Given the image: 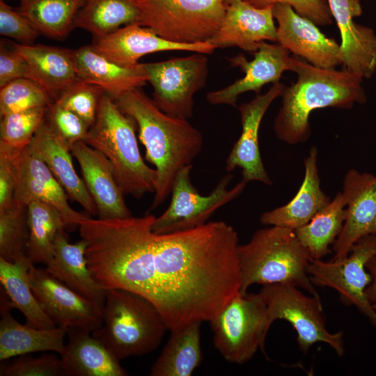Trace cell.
Returning <instances> with one entry per match:
<instances>
[{
	"instance_id": "1",
	"label": "cell",
	"mask_w": 376,
	"mask_h": 376,
	"mask_svg": "<svg viewBox=\"0 0 376 376\" xmlns=\"http://www.w3.org/2000/svg\"><path fill=\"white\" fill-rule=\"evenodd\" d=\"M155 218L84 221L79 235L93 279L105 290L123 289L147 299L170 331L210 322L240 294L237 232L218 221L157 233Z\"/></svg>"
},
{
	"instance_id": "2",
	"label": "cell",
	"mask_w": 376,
	"mask_h": 376,
	"mask_svg": "<svg viewBox=\"0 0 376 376\" xmlns=\"http://www.w3.org/2000/svg\"><path fill=\"white\" fill-rule=\"evenodd\" d=\"M119 109L134 120L146 159L155 166L157 178L150 210L161 205L171 194L176 175L198 156L203 146L201 133L187 119L160 110L140 88L114 100Z\"/></svg>"
},
{
	"instance_id": "3",
	"label": "cell",
	"mask_w": 376,
	"mask_h": 376,
	"mask_svg": "<svg viewBox=\"0 0 376 376\" xmlns=\"http://www.w3.org/2000/svg\"><path fill=\"white\" fill-rule=\"evenodd\" d=\"M290 70L297 73V80L284 87L281 107L274 123L277 138L289 145L308 139L309 116L314 110L327 107L349 109L354 104L367 100L363 79L346 69L320 68L291 57Z\"/></svg>"
},
{
	"instance_id": "4",
	"label": "cell",
	"mask_w": 376,
	"mask_h": 376,
	"mask_svg": "<svg viewBox=\"0 0 376 376\" xmlns=\"http://www.w3.org/2000/svg\"><path fill=\"white\" fill-rule=\"evenodd\" d=\"M135 127L134 120L103 93L84 141L107 157L123 194L140 198L155 192L157 173L140 153Z\"/></svg>"
},
{
	"instance_id": "5",
	"label": "cell",
	"mask_w": 376,
	"mask_h": 376,
	"mask_svg": "<svg viewBox=\"0 0 376 376\" xmlns=\"http://www.w3.org/2000/svg\"><path fill=\"white\" fill-rule=\"evenodd\" d=\"M240 294L254 284L288 283L319 297L307 273L311 257L294 230L276 226L257 230L238 247Z\"/></svg>"
},
{
	"instance_id": "6",
	"label": "cell",
	"mask_w": 376,
	"mask_h": 376,
	"mask_svg": "<svg viewBox=\"0 0 376 376\" xmlns=\"http://www.w3.org/2000/svg\"><path fill=\"white\" fill-rule=\"evenodd\" d=\"M167 330L162 316L147 299L129 290L110 289L102 325L92 335L120 361L153 352Z\"/></svg>"
},
{
	"instance_id": "7",
	"label": "cell",
	"mask_w": 376,
	"mask_h": 376,
	"mask_svg": "<svg viewBox=\"0 0 376 376\" xmlns=\"http://www.w3.org/2000/svg\"><path fill=\"white\" fill-rule=\"evenodd\" d=\"M136 24L180 44L208 42L226 14L224 0H137Z\"/></svg>"
},
{
	"instance_id": "8",
	"label": "cell",
	"mask_w": 376,
	"mask_h": 376,
	"mask_svg": "<svg viewBox=\"0 0 376 376\" xmlns=\"http://www.w3.org/2000/svg\"><path fill=\"white\" fill-rule=\"evenodd\" d=\"M215 348L229 363L242 364L258 350L265 354L271 327L266 304L260 294H239L210 322Z\"/></svg>"
},
{
	"instance_id": "9",
	"label": "cell",
	"mask_w": 376,
	"mask_h": 376,
	"mask_svg": "<svg viewBox=\"0 0 376 376\" xmlns=\"http://www.w3.org/2000/svg\"><path fill=\"white\" fill-rule=\"evenodd\" d=\"M259 293L264 299L270 325L278 319L288 321L295 329L299 350L306 353L315 343L328 344L343 355V333L329 332L326 327L320 298L304 294L288 283L263 285Z\"/></svg>"
},
{
	"instance_id": "10",
	"label": "cell",
	"mask_w": 376,
	"mask_h": 376,
	"mask_svg": "<svg viewBox=\"0 0 376 376\" xmlns=\"http://www.w3.org/2000/svg\"><path fill=\"white\" fill-rule=\"evenodd\" d=\"M152 101L165 113L178 118L193 116L195 94L203 88L208 75L205 54H194L144 63Z\"/></svg>"
},
{
	"instance_id": "11",
	"label": "cell",
	"mask_w": 376,
	"mask_h": 376,
	"mask_svg": "<svg viewBox=\"0 0 376 376\" xmlns=\"http://www.w3.org/2000/svg\"><path fill=\"white\" fill-rule=\"evenodd\" d=\"M191 165L184 167L175 179L171 200L164 212L156 217L152 229L157 233H171L194 228L207 223L221 206L240 196L246 182L242 179L232 189L228 186L233 178L230 173L224 176L208 195H201L190 180Z\"/></svg>"
},
{
	"instance_id": "12",
	"label": "cell",
	"mask_w": 376,
	"mask_h": 376,
	"mask_svg": "<svg viewBox=\"0 0 376 376\" xmlns=\"http://www.w3.org/2000/svg\"><path fill=\"white\" fill-rule=\"evenodd\" d=\"M375 255L376 235H369L359 240L346 258L327 262L311 259L307 267L313 284L335 290L343 304L355 306L375 327L376 311L365 291L372 279L366 271V265Z\"/></svg>"
},
{
	"instance_id": "13",
	"label": "cell",
	"mask_w": 376,
	"mask_h": 376,
	"mask_svg": "<svg viewBox=\"0 0 376 376\" xmlns=\"http://www.w3.org/2000/svg\"><path fill=\"white\" fill-rule=\"evenodd\" d=\"M31 289L40 307L56 327L93 332L102 323V311L54 277L46 268L29 269Z\"/></svg>"
},
{
	"instance_id": "14",
	"label": "cell",
	"mask_w": 376,
	"mask_h": 376,
	"mask_svg": "<svg viewBox=\"0 0 376 376\" xmlns=\"http://www.w3.org/2000/svg\"><path fill=\"white\" fill-rule=\"evenodd\" d=\"M342 193L346 201V217L333 244L334 260L346 258L361 238L376 235V175L348 170Z\"/></svg>"
},
{
	"instance_id": "15",
	"label": "cell",
	"mask_w": 376,
	"mask_h": 376,
	"mask_svg": "<svg viewBox=\"0 0 376 376\" xmlns=\"http://www.w3.org/2000/svg\"><path fill=\"white\" fill-rule=\"evenodd\" d=\"M272 11L278 23V44L315 66L334 68L341 64L340 45L322 33L315 23L288 4L276 3Z\"/></svg>"
},
{
	"instance_id": "16",
	"label": "cell",
	"mask_w": 376,
	"mask_h": 376,
	"mask_svg": "<svg viewBox=\"0 0 376 376\" xmlns=\"http://www.w3.org/2000/svg\"><path fill=\"white\" fill-rule=\"evenodd\" d=\"M285 85L276 82L264 94H258L238 107L242 123L241 134L233 146L226 162L228 173L237 167L242 169V180L272 185L262 161L258 133L262 119L273 101L281 96Z\"/></svg>"
},
{
	"instance_id": "17",
	"label": "cell",
	"mask_w": 376,
	"mask_h": 376,
	"mask_svg": "<svg viewBox=\"0 0 376 376\" xmlns=\"http://www.w3.org/2000/svg\"><path fill=\"white\" fill-rule=\"evenodd\" d=\"M16 186L14 201L25 205L40 201L56 207L61 214L66 228L79 226L89 217L75 210L68 201L67 194L47 165L32 154L28 146L15 150Z\"/></svg>"
},
{
	"instance_id": "18",
	"label": "cell",
	"mask_w": 376,
	"mask_h": 376,
	"mask_svg": "<svg viewBox=\"0 0 376 376\" xmlns=\"http://www.w3.org/2000/svg\"><path fill=\"white\" fill-rule=\"evenodd\" d=\"M289 52L279 44L262 41L252 53L249 61L242 54L228 58L231 66L239 67L244 73L242 78L221 89L207 93L206 100L212 105L226 104L237 107L238 97L248 91L259 93L263 86L276 83L283 72L290 70L291 57Z\"/></svg>"
},
{
	"instance_id": "19",
	"label": "cell",
	"mask_w": 376,
	"mask_h": 376,
	"mask_svg": "<svg viewBox=\"0 0 376 376\" xmlns=\"http://www.w3.org/2000/svg\"><path fill=\"white\" fill-rule=\"evenodd\" d=\"M93 47L109 60L123 66L136 65L142 56L164 51H187L205 54L216 49L209 42L180 44L166 40L149 28L136 23L95 38Z\"/></svg>"
},
{
	"instance_id": "20",
	"label": "cell",
	"mask_w": 376,
	"mask_h": 376,
	"mask_svg": "<svg viewBox=\"0 0 376 376\" xmlns=\"http://www.w3.org/2000/svg\"><path fill=\"white\" fill-rule=\"evenodd\" d=\"M327 1L340 33L341 64L363 79L370 78L376 71V33L354 21L363 13L360 0Z\"/></svg>"
},
{
	"instance_id": "21",
	"label": "cell",
	"mask_w": 376,
	"mask_h": 376,
	"mask_svg": "<svg viewBox=\"0 0 376 376\" xmlns=\"http://www.w3.org/2000/svg\"><path fill=\"white\" fill-rule=\"evenodd\" d=\"M272 6L257 8L244 0L226 5L224 20L208 41L216 49L237 47L253 53L262 41H276Z\"/></svg>"
},
{
	"instance_id": "22",
	"label": "cell",
	"mask_w": 376,
	"mask_h": 376,
	"mask_svg": "<svg viewBox=\"0 0 376 376\" xmlns=\"http://www.w3.org/2000/svg\"><path fill=\"white\" fill-rule=\"evenodd\" d=\"M71 154L79 164L83 180L97 210V219H124L132 216L107 157L84 141L75 143Z\"/></svg>"
},
{
	"instance_id": "23",
	"label": "cell",
	"mask_w": 376,
	"mask_h": 376,
	"mask_svg": "<svg viewBox=\"0 0 376 376\" xmlns=\"http://www.w3.org/2000/svg\"><path fill=\"white\" fill-rule=\"evenodd\" d=\"M42 160L61 185L68 196L90 214L97 215L96 205L72 162L70 149L47 122L46 118L28 146Z\"/></svg>"
},
{
	"instance_id": "24",
	"label": "cell",
	"mask_w": 376,
	"mask_h": 376,
	"mask_svg": "<svg viewBox=\"0 0 376 376\" xmlns=\"http://www.w3.org/2000/svg\"><path fill=\"white\" fill-rule=\"evenodd\" d=\"M78 79L100 88L115 100L148 81L144 63L123 66L97 52L92 45L73 50Z\"/></svg>"
},
{
	"instance_id": "25",
	"label": "cell",
	"mask_w": 376,
	"mask_h": 376,
	"mask_svg": "<svg viewBox=\"0 0 376 376\" xmlns=\"http://www.w3.org/2000/svg\"><path fill=\"white\" fill-rule=\"evenodd\" d=\"M65 229L57 233L53 257L45 268L54 277L103 311L107 290L95 281L88 267L86 242L81 239L75 243H70Z\"/></svg>"
},
{
	"instance_id": "26",
	"label": "cell",
	"mask_w": 376,
	"mask_h": 376,
	"mask_svg": "<svg viewBox=\"0 0 376 376\" xmlns=\"http://www.w3.org/2000/svg\"><path fill=\"white\" fill-rule=\"evenodd\" d=\"M331 200L321 189L318 149L312 147L304 159V176L296 195L288 203L263 213L260 221L295 230L308 223Z\"/></svg>"
},
{
	"instance_id": "27",
	"label": "cell",
	"mask_w": 376,
	"mask_h": 376,
	"mask_svg": "<svg viewBox=\"0 0 376 376\" xmlns=\"http://www.w3.org/2000/svg\"><path fill=\"white\" fill-rule=\"evenodd\" d=\"M13 49L28 64L26 78L37 82L52 97H58L78 80L73 50L19 43L13 44Z\"/></svg>"
},
{
	"instance_id": "28",
	"label": "cell",
	"mask_w": 376,
	"mask_h": 376,
	"mask_svg": "<svg viewBox=\"0 0 376 376\" xmlns=\"http://www.w3.org/2000/svg\"><path fill=\"white\" fill-rule=\"evenodd\" d=\"M91 333L77 328L67 329L68 341L60 354L65 375H128L120 361Z\"/></svg>"
},
{
	"instance_id": "29",
	"label": "cell",
	"mask_w": 376,
	"mask_h": 376,
	"mask_svg": "<svg viewBox=\"0 0 376 376\" xmlns=\"http://www.w3.org/2000/svg\"><path fill=\"white\" fill-rule=\"evenodd\" d=\"M1 361L33 352L49 351L60 354L63 352L65 329H39L22 324L13 317L10 310L1 312Z\"/></svg>"
},
{
	"instance_id": "30",
	"label": "cell",
	"mask_w": 376,
	"mask_h": 376,
	"mask_svg": "<svg viewBox=\"0 0 376 376\" xmlns=\"http://www.w3.org/2000/svg\"><path fill=\"white\" fill-rule=\"evenodd\" d=\"M196 322L171 331L159 356L152 364L151 376H190L202 361L201 325Z\"/></svg>"
},
{
	"instance_id": "31",
	"label": "cell",
	"mask_w": 376,
	"mask_h": 376,
	"mask_svg": "<svg viewBox=\"0 0 376 376\" xmlns=\"http://www.w3.org/2000/svg\"><path fill=\"white\" fill-rule=\"evenodd\" d=\"M28 256L10 263L0 258V281L14 308L24 315L26 324L35 328L51 329L56 325L46 315L31 289Z\"/></svg>"
},
{
	"instance_id": "32",
	"label": "cell",
	"mask_w": 376,
	"mask_h": 376,
	"mask_svg": "<svg viewBox=\"0 0 376 376\" xmlns=\"http://www.w3.org/2000/svg\"><path fill=\"white\" fill-rule=\"evenodd\" d=\"M140 10L137 0H84L73 28H81L95 38L108 35L122 25L136 23Z\"/></svg>"
},
{
	"instance_id": "33",
	"label": "cell",
	"mask_w": 376,
	"mask_h": 376,
	"mask_svg": "<svg viewBox=\"0 0 376 376\" xmlns=\"http://www.w3.org/2000/svg\"><path fill=\"white\" fill-rule=\"evenodd\" d=\"M346 217V201L342 192L321 210L306 225L295 230L311 259L322 260L331 251L340 233Z\"/></svg>"
},
{
	"instance_id": "34",
	"label": "cell",
	"mask_w": 376,
	"mask_h": 376,
	"mask_svg": "<svg viewBox=\"0 0 376 376\" xmlns=\"http://www.w3.org/2000/svg\"><path fill=\"white\" fill-rule=\"evenodd\" d=\"M84 0H20L17 10L47 37L60 39L72 29Z\"/></svg>"
},
{
	"instance_id": "35",
	"label": "cell",
	"mask_w": 376,
	"mask_h": 376,
	"mask_svg": "<svg viewBox=\"0 0 376 376\" xmlns=\"http://www.w3.org/2000/svg\"><path fill=\"white\" fill-rule=\"evenodd\" d=\"M27 255L33 264L46 265L52 258L57 233L66 228L63 217L54 206L40 201L27 205Z\"/></svg>"
},
{
	"instance_id": "36",
	"label": "cell",
	"mask_w": 376,
	"mask_h": 376,
	"mask_svg": "<svg viewBox=\"0 0 376 376\" xmlns=\"http://www.w3.org/2000/svg\"><path fill=\"white\" fill-rule=\"evenodd\" d=\"M28 237L27 206L14 201L0 211V258L14 263L28 256Z\"/></svg>"
},
{
	"instance_id": "37",
	"label": "cell",
	"mask_w": 376,
	"mask_h": 376,
	"mask_svg": "<svg viewBox=\"0 0 376 376\" xmlns=\"http://www.w3.org/2000/svg\"><path fill=\"white\" fill-rule=\"evenodd\" d=\"M47 107H37L2 116L0 144L18 150L29 146L46 118Z\"/></svg>"
},
{
	"instance_id": "38",
	"label": "cell",
	"mask_w": 376,
	"mask_h": 376,
	"mask_svg": "<svg viewBox=\"0 0 376 376\" xmlns=\"http://www.w3.org/2000/svg\"><path fill=\"white\" fill-rule=\"evenodd\" d=\"M52 96L33 80L23 77L15 79L0 90L1 116L37 107H47Z\"/></svg>"
},
{
	"instance_id": "39",
	"label": "cell",
	"mask_w": 376,
	"mask_h": 376,
	"mask_svg": "<svg viewBox=\"0 0 376 376\" xmlns=\"http://www.w3.org/2000/svg\"><path fill=\"white\" fill-rule=\"evenodd\" d=\"M103 93L97 86L78 79L64 90L55 102L74 112L91 127L95 120Z\"/></svg>"
},
{
	"instance_id": "40",
	"label": "cell",
	"mask_w": 376,
	"mask_h": 376,
	"mask_svg": "<svg viewBox=\"0 0 376 376\" xmlns=\"http://www.w3.org/2000/svg\"><path fill=\"white\" fill-rule=\"evenodd\" d=\"M12 363L1 366V376H63L61 358L54 354L38 357L19 356Z\"/></svg>"
},
{
	"instance_id": "41",
	"label": "cell",
	"mask_w": 376,
	"mask_h": 376,
	"mask_svg": "<svg viewBox=\"0 0 376 376\" xmlns=\"http://www.w3.org/2000/svg\"><path fill=\"white\" fill-rule=\"evenodd\" d=\"M46 119L70 149L75 143L84 141L90 127L79 116L56 102L48 106Z\"/></svg>"
},
{
	"instance_id": "42",
	"label": "cell",
	"mask_w": 376,
	"mask_h": 376,
	"mask_svg": "<svg viewBox=\"0 0 376 376\" xmlns=\"http://www.w3.org/2000/svg\"><path fill=\"white\" fill-rule=\"evenodd\" d=\"M257 8H264L276 3L290 6L299 15L311 20L317 26L330 25L333 22L327 0H244Z\"/></svg>"
},
{
	"instance_id": "43",
	"label": "cell",
	"mask_w": 376,
	"mask_h": 376,
	"mask_svg": "<svg viewBox=\"0 0 376 376\" xmlns=\"http://www.w3.org/2000/svg\"><path fill=\"white\" fill-rule=\"evenodd\" d=\"M0 34L31 45L40 33L21 13L1 0Z\"/></svg>"
},
{
	"instance_id": "44",
	"label": "cell",
	"mask_w": 376,
	"mask_h": 376,
	"mask_svg": "<svg viewBox=\"0 0 376 376\" xmlns=\"http://www.w3.org/2000/svg\"><path fill=\"white\" fill-rule=\"evenodd\" d=\"M15 149L0 144V211L10 207L14 201L16 186Z\"/></svg>"
},
{
	"instance_id": "45",
	"label": "cell",
	"mask_w": 376,
	"mask_h": 376,
	"mask_svg": "<svg viewBox=\"0 0 376 376\" xmlns=\"http://www.w3.org/2000/svg\"><path fill=\"white\" fill-rule=\"evenodd\" d=\"M27 72L28 64L19 53L1 46L0 88L15 79L26 78Z\"/></svg>"
},
{
	"instance_id": "46",
	"label": "cell",
	"mask_w": 376,
	"mask_h": 376,
	"mask_svg": "<svg viewBox=\"0 0 376 376\" xmlns=\"http://www.w3.org/2000/svg\"><path fill=\"white\" fill-rule=\"evenodd\" d=\"M366 268L369 271L372 279L365 292L367 299L376 311V255L367 262Z\"/></svg>"
},
{
	"instance_id": "47",
	"label": "cell",
	"mask_w": 376,
	"mask_h": 376,
	"mask_svg": "<svg viewBox=\"0 0 376 376\" xmlns=\"http://www.w3.org/2000/svg\"><path fill=\"white\" fill-rule=\"evenodd\" d=\"M224 3H226V5H228V4L230 3L231 2H233L235 0H224Z\"/></svg>"
},
{
	"instance_id": "48",
	"label": "cell",
	"mask_w": 376,
	"mask_h": 376,
	"mask_svg": "<svg viewBox=\"0 0 376 376\" xmlns=\"http://www.w3.org/2000/svg\"><path fill=\"white\" fill-rule=\"evenodd\" d=\"M1 1H4V0H1Z\"/></svg>"
}]
</instances>
